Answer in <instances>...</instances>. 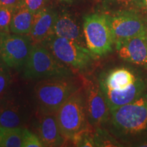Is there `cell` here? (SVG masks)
<instances>
[{
  "mask_svg": "<svg viewBox=\"0 0 147 147\" xmlns=\"http://www.w3.org/2000/svg\"><path fill=\"white\" fill-rule=\"evenodd\" d=\"M110 112L116 108L129 104L146 92L147 84L145 80L137 78L136 80L130 87L122 90H110L101 87Z\"/></svg>",
  "mask_w": 147,
  "mask_h": 147,
  "instance_id": "8fae6325",
  "label": "cell"
},
{
  "mask_svg": "<svg viewBox=\"0 0 147 147\" xmlns=\"http://www.w3.org/2000/svg\"><path fill=\"white\" fill-rule=\"evenodd\" d=\"M121 59L147 69V34L115 44Z\"/></svg>",
  "mask_w": 147,
  "mask_h": 147,
  "instance_id": "30bf717a",
  "label": "cell"
},
{
  "mask_svg": "<svg viewBox=\"0 0 147 147\" xmlns=\"http://www.w3.org/2000/svg\"><path fill=\"white\" fill-rule=\"evenodd\" d=\"M86 110L91 125L99 127L108 121L110 114L105 96L100 83L90 81L87 89Z\"/></svg>",
  "mask_w": 147,
  "mask_h": 147,
  "instance_id": "9c48e42d",
  "label": "cell"
},
{
  "mask_svg": "<svg viewBox=\"0 0 147 147\" xmlns=\"http://www.w3.org/2000/svg\"><path fill=\"white\" fill-rule=\"evenodd\" d=\"M23 2V0H0V5H3L14 10Z\"/></svg>",
  "mask_w": 147,
  "mask_h": 147,
  "instance_id": "cb8c5ba5",
  "label": "cell"
},
{
  "mask_svg": "<svg viewBox=\"0 0 147 147\" xmlns=\"http://www.w3.org/2000/svg\"><path fill=\"white\" fill-rule=\"evenodd\" d=\"M79 87L69 77L53 78L38 82L34 93L40 113H55Z\"/></svg>",
  "mask_w": 147,
  "mask_h": 147,
  "instance_id": "3957f363",
  "label": "cell"
},
{
  "mask_svg": "<svg viewBox=\"0 0 147 147\" xmlns=\"http://www.w3.org/2000/svg\"><path fill=\"white\" fill-rule=\"evenodd\" d=\"M145 3H146V7L147 8V0H145Z\"/></svg>",
  "mask_w": 147,
  "mask_h": 147,
  "instance_id": "484cf974",
  "label": "cell"
},
{
  "mask_svg": "<svg viewBox=\"0 0 147 147\" xmlns=\"http://www.w3.org/2000/svg\"><path fill=\"white\" fill-rule=\"evenodd\" d=\"M62 1H67V2H69V1H71L72 0H62Z\"/></svg>",
  "mask_w": 147,
  "mask_h": 147,
  "instance_id": "d4e9b609",
  "label": "cell"
},
{
  "mask_svg": "<svg viewBox=\"0 0 147 147\" xmlns=\"http://www.w3.org/2000/svg\"><path fill=\"white\" fill-rule=\"evenodd\" d=\"M53 35L73 40L81 45L83 43V38L84 39L80 27L74 18L67 12L57 14L53 29Z\"/></svg>",
  "mask_w": 147,
  "mask_h": 147,
  "instance_id": "5bb4252c",
  "label": "cell"
},
{
  "mask_svg": "<svg viewBox=\"0 0 147 147\" xmlns=\"http://www.w3.org/2000/svg\"><path fill=\"white\" fill-rule=\"evenodd\" d=\"M115 44L147 34V24L134 10H126L108 16Z\"/></svg>",
  "mask_w": 147,
  "mask_h": 147,
  "instance_id": "ba28073f",
  "label": "cell"
},
{
  "mask_svg": "<svg viewBox=\"0 0 147 147\" xmlns=\"http://www.w3.org/2000/svg\"><path fill=\"white\" fill-rule=\"evenodd\" d=\"M59 61L68 67L83 69L92 62L95 55L78 42L53 35L42 44Z\"/></svg>",
  "mask_w": 147,
  "mask_h": 147,
  "instance_id": "8992f818",
  "label": "cell"
},
{
  "mask_svg": "<svg viewBox=\"0 0 147 147\" xmlns=\"http://www.w3.org/2000/svg\"><path fill=\"white\" fill-rule=\"evenodd\" d=\"M137 77L125 68H117L108 74L100 82L101 87L110 90H122L128 88L136 80Z\"/></svg>",
  "mask_w": 147,
  "mask_h": 147,
  "instance_id": "9a60e30c",
  "label": "cell"
},
{
  "mask_svg": "<svg viewBox=\"0 0 147 147\" xmlns=\"http://www.w3.org/2000/svg\"><path fill=\"white\" fill-rule=\"evenodd\" d=\"M32 46L29 36L0 32V57L8 67H24Z\"/></svg>",
  "mask_w": 147,
  "mask_h": 147,
  "instance_id": "52a82bcc",
  "label": "cell"
},
{
  "mask_svg": "<svg viewBox=\"0 0 147 147\" xmlns=\"http://www.w3.org/2000/svg\"><path fill=\"white\" fill-rule=\"evenodd\" d=\"M34 14L25 5L21 3L13 11L10 31L12 34H29L32 29Z\"/></svg>",
  "mask_w": 147,
  "mask_h": 147,
  "instance_id": "2e32d148",
  "label": "cell"
},
{
  "mask_svg": "<svg viewBox=\"0 0 147 147\" xmlns=\"http://www.w3.org/2000/svg\"><path fill=\"white\" fill-rule=\"evenodd\" d=\"M23 129L0 127V147H22Z\"/></svg>",
  "mask_w": 147,
  "mask_h": 147,
  "instance_id": "ac0fdd59",
  "label": "cell"
},
{
  "mask_svg": "<svg viewBox=\"0 0 147 147\" xmlns=\"http://www.w3.org/2000/svg\"><path fill=\"white\" fill-rule=\"evenodd\" d=\"M38 133L44 146H61L65 143V140L60 131L55 113H41Z\"/></svg>",
  "mask_w": 147,
  "mask_h": 147,
  "instance_id": "4fadbf2b",
  "label": "cell"
},
{
  "mask_svg": "<svg viewBox=\"0 0 147 147\" xmlns=\"http://www.w3.org/2000/svg\"><path fill=\"white\" fill-rule=\"evenodd\" d=\"M10 75L8 71L0 67V96L3 95L9 84L10 81Z\"/></svg>",
  "mask_w": 147,
  "mask_h": 147,
  "instance_id": "7402d4cb",
  "label": "cell"
},
{
  "mask_svg": "<svg viewBox=\"0 0 147 147\" xmlns=\"http://www.w3.org/2000/svg\"><path fill=\"white\" fill-rule=\"evenodd\" d=\"M82 31L87 49L95 56H103L113 51L115 40L108 15L93 14L85 16Z\"/></svg>",
  "mask_w": 147,
  "mask_h": 147,
  "instance_id": "5b68a950",
  "label": "cell"
},
{
  "mask_svg": "<svg viewBox=\"0 0 147 147\" xmlns=\"http://www.w3.org/2000/svg\"><path fill=\"white\" fill-rule=\"evenodd\" d=\"M119 4L125 7L136 8H142L146 6L145 0H115Z\"/></svg>",
  "mask_w": 147,
  "mask_h": 147,
  "instance_id": "603a6c76",
  "label": "cell"
},
{
  "mask_svg": "<svg viewBox=\"0 0 147 147\" xmlns=\"http://www.w3.org/2000/svg\"><path fill=\"white\" fill-rule=\"evenodd\" d=\"M24 3L29 10L35 14L45 8L46 0H23Z\"/></svg>",
  "mask_w": 147,
  "mask_h": 147,
  "instance_id": "44dd1931",
  "label": "cell"
},
{
  "mask_svg": "<svg viewBox=\"0 0 147 147\" xmlns=\"http://www.w3.org/2000/svg\"><path fill=\"white\" fill-rule=\"evenodd\" d=\"M44 145L40 138L27 129H24L23 132L22 147H43Z\"/></svg>",
  "mask_w": 147,
  "mask_h": 147,
  "instance_id": "ffe728a7",
  "label": "cell"
},
{
  "mask_svg": "<svg viewBox=\"0 0 147 147\" xmlns=\"http://www.w3.org/2000/svg\"><path fill=\"white\" fill-rule=\"evenodd\" d=\"M85 101L79 88L55 112L60 131L65 140L70 141L80 132L90 130Z\"/></svg>",
  "mask_w": 147,
  "mask_h": 147,
  "instance_id": "6da1fadb",
  "label": "cell"
},
{
  "mask_svg": "<svg viewBox=\"0 0 147 147\" xmlns=\"http://www.w3.org/2000/svg\"><path fill=\"white\" fill-rule=\"evenodd\" d=\"M57 14L50 8H43L34 14L32 29L28 34L32 44H42L53 35Z\"/></svg>",
  "mask_w": 147,
  "mask_h": 147,
  "instance_id": "7c38bea8",
  "label": "cell"
},
{
  "mask_svg": "<svg viewBox=\"0 0 147 147\" xmlns=\"http://www.w3.org/2000/svg\"><path fill=\"white\" fill-rule=\"evenodd\" d=\"M13 11L12 9L0 5V32H10V25Z\"/></svg>",
  "mask_w": 147,
  "mask_h": 147,
  "instance_id": "d6986e66",
  "label": "cell"
},
{
  "mask_svg": "<svg viewBox=\"0 0 147 147\" xmlns=\"http://www.w3.org/2000/svg\"><path fill=\"white\" fill-rule=\"evenodd\" d=\"M111 122L119 133L136 134L147 131V92L129 104L110 111Z\"/></svg>",
  "mask_w": 147,
  "mask_h": 147,
  "instance_id": "277c9868",
  "label": "cell"
},
{
  "mask_svg": "<svg viewBox=\"0 0 147 147\" xmlns=\"http://www.w3.org/2000/svg\"><path fill=\"white\" fill-rule=\"evenodd\" d=\"M23 117L16 106H2L0 107V127L16 128L21 125Z\"/></svg>",
  "mask_w": 147,
  "mask_h": 147,
  "instance_id": "e0dca14e",
  "label": "cell"
},
{
  "mask_svg": "<svg viewBox=\"0 0 147 147\" xmlns=\"http://www.w3.org/2000/svg\"><path fill=\"white\" fill-rule=\"evenodd\" d=\"M71 71L68 66L59 61L42 44H34L24 65L23 75L29 79L69 77Z\"/></svg>",
  "mask_w": 147,
  "mask_h": 147,
  "instance_id": "7a4b0ae2",
  "label": "cell"
}]
</instances>
